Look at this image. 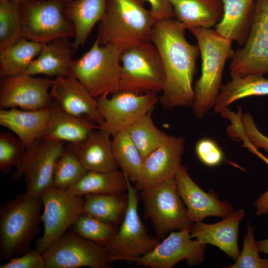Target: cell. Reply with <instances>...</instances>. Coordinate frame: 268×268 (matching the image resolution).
Here are the masks:
<instances>
[{
	"label": "cell",
	"instance_id": "cell-1",
	"mask_svg": "<svg viewBox=\"0 0 268 268\" xmlns=\"http://www.w3.org/2000/svg\"><path fill=\"white\" fill-rule=\"evenodd\" d=\"M186 29L175 18L157 21L152 28L151 41L159 52L165 73L159 101L168 110L192 107L195 101L193 81L200 51L198 45L187 41Z\"/></svg>",
	"mask_w": 268,
	"mask_h": 268
},
{
	"label": "cell",
	"instance_id": "cell-2",
	"mask_svg": "<svg viewBox=\"0 0 268 268\" xmlns=\"http://www.w3.org/2000/svg\"><path fill=\"white\" fill-rule=\"evenodd\" d=\"M145 0H108L104 16L100 21L96 40L122 51L151 41L156 22L150 10L144 6Z\"/></svg>",
	"mask_w": 268,
	"mask_h": 268
},
{
	"label": "cell",
	"instance_id": "cell-3",
	"mask_svg": "<svg viewBox=\"0 0 268 268\" xmlns=\"http://www.w3.org/2000/svg\"><path fill=\"white\" fill-rule=\"evenodd\" d=\"M201 59V74L194 87L195 101L192 107L195 116L202 119L214 107L222 84L223 69L234 51L232 43L211 28H193Z\"/></svg>",
	"mask_w": 268,
	"mask_h": 268
},
{
	"label": "cell",
	"instance_id": "cell-4",
	"mask_svg": "<svg viewBox=\"0 0 268 268\" xmlns=\"http://www.w3.org/2000/svg\"><path fill=\"white\" fill-rule=\"evenodd\" d=\"M40 197L18 195L0 207V258L9 260L30 250L41 221Z\"/></svg>",
	"mask_w": 268,
	"mask_h": 268
},
{
	"label": "cell",
	"instance_id": "cell-5",
	"mask_svg": "<svg viewBox=\"0 0 268 268\" xmlns=\"http://www.w3.org/2000/svg\"><path fill=\"white\" fill-rule=\"evenodd\" d=\"M122 50L95 40L91 48L73 60L71 75L95 98L118 91L121 72Z\"/></svg>",
	"mask_w": 268,
	"mask_h": 268
},
{
	"label": "cell",
	"instance_id": "cell-6",
	"mask_svg": "<svg viewBox=\"0 0 268 268\" xmlns=\"http://www.w3.org/2000/svg\"><path fill=\"white\" fill-rule=\"evenodd\" d=\"M118 91L136 94L162 92L165 73L159 52L151 41L122 51Z\"/></svg>",
	"mask_w": 268,
	"mask_h": 268
},
{
	"label": "cell",
	"instance_id": "cell-7",
	"mask_svg": "<svg viewBox=\"0 0 268 268\" xmlns=\"http://www.w3.org/2000/svg\"><path fill=\"white\" fill-rule=\"evenodd\" d=\"M139 198L144 206V216L150 221L159 239L172 231L190 228L193 224L174 178L142 190Z\"/></svg>",
	"mask_w": 268,
	"mask_h": 268
},
{
	"label": "cell",
	"instance_id": "cell-8",
	"mask_svg": "<svg viewBox=\"0 0 268 268\" xmlns=\"http://www.w3.org/2000/svg\"><path fill=\"white\" fill-rule=\"evenodd\" d=\"M127 194L126 215L115 235L105 245L111 264L121 260L134 263L152 251L160 242L158 238L151 237L146 232L138 211L139 196L129 179Z\"/></svg>",
	"mask_w": 268,
	"mask_h": 268
},
{
	"label": "cell",
	"instance_id": "cell-9",
	"mask_svg": "<svg viewBox=\"0 0 268 268\" xmlns=\"http://www.w3.org/2000/svg\"><path fill=\"white\" fill-rule=\"evenodd\" d=\"M60 0H33L21 4L22 36L45 44L61 38L74 37L72 23Z\"/></svg>",
	"mask_w": 268,
	"mask_h": 268
},
{
	"label": "cell",
	"instance_id": "cell-10",
	"mask_svg": "<svg viewBox=\"0 0 268 268\" xmlns=\"http://www.w3.org/2000/svg\"><path fill=\"white\" fill-rule=\"evenodd\" d=\"M44 232L36 248L44 254L74 224L83 212V196L71 195L52 186L41 195Z\"/></svg>",
	"mask_w": 268,
	"mask_h": 268
},
{
	"label": "cell",
	"instance_id": "cell-11",
	"mask_svg": "<svg viewBox=\"0 0 268 268\" xmlns=\"http://www.w3.org/2000/svg\"><path fill=\"white\" fill-rule=\"evenodd\" d=\"M230 69L241 76L268 73V0H256L249 33L244 45L234 51Z\"/></svg>",
	"mask_w": 268,
	"mask_h": 268
},
{
	"label": "cell",
	"instance_id": "cell-12",
	"mask_svg": "<svg viewBox=\"0 0 268 268\" xmlns=\"http://www.w3.org/2000/svg\"><path fill=\"white\" fill-rule=\"evenodd\" d=\"M65 143L38 139L25 152L11 177L16 181L25 178L26 195L40 197L43 192L52 186L55 163L61 154Z\"/></svg>",
	"mask_w": 268,
	"mask_h": 268
},
{
	"label": "cell",
	"instance_id": "cell-13",
	"mask_svg": "<svg viewBox=\"0 0 268 268\" xmlns=\"http://www.w3.org/2000/svg\"><path fill=\"white\" fill-rule=\"evenodd\" d=\"M46 268H110L104 245L67 231L43 254Z\"/></svg>",
	"mask_w": 268,
	"mask_h": 268
},
{
	"label": "cell",
	"instance_id": "cell-14",
	"mask_svg": "<svg viewBox=\"0 0 268 268\" xmlns=\"http://www.w3.org/2000/svg\"><path fill=\"white\" fill-rule=\"evenodd\" d=\"M99 111L104 120L100 128L112 135L129 127L151 110L159 101L157 93L136 94L118 91L111 95L96 98Z\"/></svg>",
	"mask_w": 268,
	"mask_h": 268
},
{
	"label": "cell",
	"instance_id": "cell-15",
	"mask_svg": "<svg viewBox=\"0 0 268 268\" xmlns=\"http://www.w3.org/2000/svg\"><path fill=\"white\" fill-rule=\"evenodd\" d=\"M190 228L172 231L145 255L136 259V265L150 268H172L185 260L190 266L201 263L206 245L193 240Z\"/></svg>",
	"mask_w": 268,
	"mask_h": 268
},
{
	"label": "cell",
	"instance_id": "cell-16",
	"mask_svg": "<svg viewBox=\"0 0 268 268\" xmlns=\"http://www.w3.org/2000/svg\"><path fill=\"white\" fill-rule=\"evenodd\" d=\"M53 82L48 76L25 73L1 78L0 108L35 111L50 107L53 102L50 90Z\"/></svg>",
	"mask_w": 268,
	"mask_h": 268
},
{
	"label": "cell",
	"instance_id": "cell-17",
	"mask_svg": "<svg viewBox=\"0 0 268 268\" xmlns=\"http://www.w3.org/2000/svg\"><path fill=\"white\" fill-rule=\"evenodd\" d=\"M174 178L178 193L193 223L201 221L209 216L226 217L234 212V208L230 203L220 201L214 192L206 193L201 189L182 165Z\"/></svg>",
	"mask_w": 268,
	"mask_h": 268
},
{
	"label": "cell",
	"instance_id": "cell-18",
	"mask_svg": "<svg viewBox=\"0 0 268 268\" xmlns=\"http://www.w3.org/2000/svg\"><path fill=\"white\" fill-rule=\"evenodd\" d=\"M185 140L182 136H174L143 159L140 176L134 183L137 191L174 178L182 165Z\"/></svg>",
	"mask_w": 268,
	"mask_h": 268
},
{
	"label": "cell",
	"instance_id": "cell-19",
	"mask_svg": "<svg viewBox=\"0 0 268 268\" xmlns=\"http://www.w3.org/2000/svg\"><path fill=\"white\" fill-rule=\"evenodd\" d=\"M50 94L64 111L88 119L100 128L103 126L104 120L99 111L97 99L72 75L55 77Z\"/></svg>",
	"mask_w": 268,
	"mask_h": 268
},
{
	"label": "cell",
	"instance_id": "cell-20",
	"mask_svg": "<svg viewBox=\"0 0 268 268\" xmlns=\"http://www.w3.org/2000/svg\"><path fill=\"white\" fill-rule=\"evenodd\" d=\"M245 214L244 210L240 209L215 223L194 222L190 229L191 236L201 243L216 246L236 261L240 255L239 227Z\"/></svg>",
	"mask_w": 268,
	"mask_h": 268
},
{
	"label": "cell",
	"instance_id": "cell-21",
	"mask_svg": "<svg viewBox=\"0 0 268 268\" xmlns=\"http://www.w3.org/2000/svg\"><path fill=\"white\" fill-rule=\"evenodd\" d=\"M111 135L106 130L98 128L81 142L67 145L87 171L111 172L119 168L113 151Z\"/></svg>",
	"mask_w": 268,
	"mask_h": 268
},
{
	"label": "cell",
	"instance_id": "cell-22",
	"mask_svg": "<svg viewBox=\"0 0 268 268\" xmlns=\"http://www.w3.org/2000/svg\"><path fill=\"white\" fill-rule=\"evenodd\" d=\"M51 106L35 111L0 109V125L10 130L25 148H29L41 137L50 117Z\"/></svg>",
	"mask_w": 268,
	"mask_h": 268
},
{
	"label": "cell",
	"instance_id": "cell-23",
	"mask_svg": "<svg viewBox=\"0 0 268 268\" xmlns=\"http://www.w3.org/2000/svg\"><path fill=\"white\" fill-rule=\"evenodd\" d=\"M72 44L68 38H61L43 44L38 56L29 65L25 73L48 77H66L71 75L73 54Z\"/></svg>",
	"mask_w": 268,
	"mask_h": 268
},
{
	"label": "cell",
	"instance_id": "cell-24",
	"mask_svg": "<svg viewBox=\"0 0 268 268\" xmlns=\"http://www.w3.org/2000/svg\"><path fill=\"white\" fill-rule=\"evenodd\" d=\"M100 126L62 109L54 101L47 125L41 138L49 140L77 144L84 140L90 132Z\"/></svg>",
	"mask_w": 268,
	"mask_h": 268
},
{
	"label": "cell",
	"instance_id": "cell-25",
	"mask_svg": "<svg viewBox=\"0 0 268 268\" xmlns=\"http://www.w3.org/2000/svg\"><path fill=\"white\" fill-rule=\"evenodd\" d=\"M221 0L223 14L215 30L221 36L237 42L242 47L251 29L256 0Z\"/></svg>",
	"mask_w": 268,
	"mask_h": 268
},
{
	"label": "cell",
	"instance_id": "cell-26",
	"mask_svg": "<svg viewBox=\"0 0 268 268\" xmlns=\"http://www.w3.org/2000/svg\"><path fill=\"white\" fill-rule=\"evenodd\" d=\"M175 18L186 29L210 28L221 20L223 14L221 0H170Z\"/></svg>",
	"mask_w": 268,
	"mask_h": 268
},
{
	"label": "cell",
	"instance_id": "cell-27",
	"mask_svg": "<svg viewBox=\"0 0 268 268\" xmlns=\"http://www.w3.org/2000/svg\"><path fill=\"white\" fill-rule=\"evenodd\" d=\"M108 0H72L65 13L74 28L73 52L83 46L93 27L103 18Z\"/></svg>",
	"mask_w": 268,
	"mask_h": 268
},
{
	"label": "cell",
	"instance_id": "cell-28",
	"mask_svg": "<svg viewBox=\"0 0 268 268\" xmlns=\"http://www.w3.org/2000/svg\"><path fill=\"white\" fill-rule=\"evenodd\" d=\"M230 74L231 80L222 85L213 107L216 113H221L239 99L252 96L268 95V78L264 75L241 76Z\"/></svg>",
	"mask_w": 268,
	"mask_h": 268
},
{
	"label": "cell",
	"instance_id": "cell-29",
	"mask_svg": "<svg viewBox=\"0 0 268 268\" xmlns=\"http://www.w3.org/2000/svg\"><path fill=\"white\" fill-rule=\"evenodd\" d=\"M83 197V213L108 223L121 224L128 208L127 193L92 194Z\"/></svg>",
	"mask_w": 268,
	"mask_h": 268
},
{
	"label": "cell",
	"instance_id": "cell-30",
	"mask_svg": "<svg viewBox=\"0 0 268 268\" xmlns=\"http://www.w3.org/2000/svg\"><path fill=\"white\" fill-rule=\"evenodd\" d=\"M129 178L121 170L109 172L87 171L75 185L66 190L79 196L96 194H118L127 192Z\"/></svg>",
	"mask_w": 268,
	"mask_h": 268
},
{
	"label": "cell",
	"instance_id": "cell-31",
	"mask_svg": "<svg viewBox=\"0 0 268 268\" xmlns=\"http://www.w3.org/2000/svg\"><path fill=\"white\" fill-rule=\"evenodd\" d=\"M43 44L22 38L15 44L0 50V77L25 73L39 54Z\"/></svg>",
	"mask_w": 268,
	"mask_h": 268
},
{
	"label": "cell",
	"instance_id": "cell-32",
	"mask_svg": "<svg viewBox=\"0 0 268 268\" xmlns=\"http://www.w3.org/2000/svg\"><path fill=\"white\" fill-rule=\"evenodd\" d=\"M153 111V110L149 111L127 129L143 159L174 137L156 127L152 118Z\"/></svg>",
	"mask_w": 268,
	"mask_h": 268
},
{
	"label": "cell",
	"instance_id": "cell-33",
	"mask_svg": "<svg viewBox=\"0 0 268 268\" xmlns=\"http://www.w3.org/2000/svg\"><path fill=\"white\" fill-rule=\"evenodd\" d=\"M112 136L113 151L118 166L131 181L135 183L141 171L143 158L127 130Z\"/></svg>",
	"mask_w": 268,
	"mask_h": 268
},
{
	"label": "cell",
	"instance_id": "cell-34",
	"mask_svg": "<svg viewBox=\"0 0 268 268\" xmlns=\"http://www.w3.org/2000/svg\"><path fill=\"white\" fill-rule=\"evenodd\" d=\"M87 172L75 154L65 145L54 166L52 186L66 191L81 180Z\"/></svg>",
	"mask_w": 268,
	"mask_h": 268
},
{
	"label": "cell",
	"instance_id": "cell-35",
	"mask_svg": "<svg viewBox=\"0 0 268 268\" xmlns=\"http://www.w3.org/2000/svg\"><path fill=\"white\" fill-rule=\"evenodd\" d=\"M22 38L21 4L10 0H0V50Z\"/></svg>",
	"mask_w": 268,
	"mask_h": 268
},
{
	"label": "cell",
	"instance_id": "cell-36",
	"mask_svg": "<svg viewBox=\"0 0 268 268\" xmlns=\"http://www.w3.org/2000/svg\"><path fill=\"white\" fill-rule=\"evenodd\" d=\"M71 227L72 232L79 236L104 246L118 230L117 225L105 222L83 212Z\"/></svg>",
	"mask_w": 268,
	"mask_h": 268
},
{
	"label": "cell",
	"instance_id": "cell-37",
	"mask_svg": "<svg viewBox=\"0 0 268 268\" xmlns=\"http://www.w3.org/2000/svg\"><path fill=\"white\" fill-rule=\"evenodd\" d=\"M26 148L15 135L2 131L0 133V171L7 175L16 167L25 152Z\"/></svg>",
	"mask_w": 268,
	"mask_h": 268
},
{
	"label": "cell",
	"instance_id": "cell-38",
	"mask_svg": "<svg viewBox=\"0 0 268 268\" xmlns=\"http://www.w3.org/2000/svg\"><path fill=\"white\" fill-rule=\"evenodd\" d=\"M254 234V226L248 223L243 248L235 263L225 268H268V258H261Z\"/></svg>",
	"mask_w": 268,
	"mask_h": 268
},
{
	"label": "cell",
	"instance_id": "cell-39",
	"mask_svg": "<svg viewBox=\"0 0 268 268\" xmlns=\"http://www.w3.org/2000/svg\"><path fill=\"white\" fill-rule=\"evenodd\" d=\"M195 152L199 160L207 166H218L224 159V153L220 147L209 138L199 140L195 145Z\"/></svg>",
	"mask_w": 268,
	"mask_h": 268
},
{
	"label": "cell",
	"instance_id": "cell-40",
	"mask_svg": "<svg viewBox=\"0 0 268 268\" xmlns=\"http://www.w3.org/2000/svg\"><path fill=\"white\" fill-rule=\"evenodd\" d=\"M0 268H46V263L43 254L36 248L9 259Z\"/></svg>",
	"mask_w": 268,
	"mask_h": 268
},
{
	"label": "cell",
	"instance_id": "cell-41",
	"mask_svg": "<svg viewBox=\"0 0 268 268\" xmlns=\"http://www.w3.org/2000/svg\"><path fill=\"white\" fill-rule=\"evenodd\" d=\"M241 123L245 135L257 149L263 148L268 153V137L257 127L254 118L250 113L242 114Z\"/></svg>",
	"mask_w": 268,
	"mask_h": 268
},
{
	"label": "cell",
	"instance_id": "cell-42",
	"mask_svg": "<svg viewBox=\"0 0 268 268\" xmlns=\"http://www.w3.org/2000/svg\"><path fill=\"white\" fill-rule=\"evenodd\" d=\"M244 147L248 148L250 151L257 155L268 166V158L259 151L258 149L249 141H246L244 143ZM254 205L256 208V214L257 215L260 216L268 213V190L255 201Z\"/></svg>",
	"mask_w": 268,
	"mask_h": 268
},
{
	"label": "cell",
	"instance_id": "cell-43",
	"mask_svg": "<svg viewBox=\"0 0 268 268\" xmlns=\"http://www.w3.org/2000/svg\"><path fill=\"white\" fill-rule=\"evenodd\" d=\"M150 6V11L156 21L175 18L170 0H145Z\"/></svg>",
	"mask_w": 268,
	"mask_h": 268
},
{
	"label": "cell",
	"instance_id": "cell-44",
	"mask_svg": "<svg viewBox=\"0 0 268 268\" xmlns=\"http://www.w3.org/2000/svg\"><path fill=\"white\" fill-rule=\"evenodd\" d=\"M259 252L268 255V238L257 242Z\"/></svg>",
	"mask_w": 268,
	"mask_h": 268
},
{
	"label": "cell",
	"instance_id": "cell-45",
	"mask_svg": "<svg viewBox=\"0 0 268 268\" xmlns=\"http://www.w3.org/2000/svg\"><path fill=\"white\" fill-rule=\"evenodd\" d=\"M10 0L21 4L22 3H24L31 1V0Z\"/></svg>",
	"mask_w": 268,
	"mask_h": 268
},
{
	"label": "cell",
	"instance_id": "cell-46",
	"mask_svg": "<svg viewBox=\"0 0 268 268\" xmlns=\"http://www.w3.org/2000/svg\"><path fill=\"white\" fill-rule=\"evenodd\" d=\"M60 0L62 1L63 2H64V3L67 4L70 1H71L72 0Z\"/></svg>",
	"mask_w": 268,
	"mask_h": 268
}]
</instances>
